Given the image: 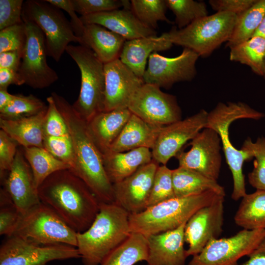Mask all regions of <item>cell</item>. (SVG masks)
Segmentation results:
<instances>
[{
	"mask_svg": "<svg viewBox=\"0 0 265 265\" xmlns=\"http://www.w3.org/2000/svg\"><path fill=\"white\" fill-rule=\"evenodd\" d=\"M41 203L56 212L77 233L86 230L100 209V202L86 184L69 169L49 176L38 188Z\"/></svg>",
	"mask_w": 265,
	"mask_h": 265,
	"instance_id": "1",
	"label": "cell"
},
{
	"mask_svg": "<svg viewBox=\"0 0 265 265\" xmlns=\"http://www.w3.org/2000/svg\"><path fill=\"white\" fill-rule=\"evenodd\" d=\"M51 96L65 120L73 142L75 163L71 171L86 184L100 203H114L113 185L106 172L103 155L90 134L87 122L65 98L54 92Z\"/></svg>",
	"mask_w": 265,
	"mask_h": 265,
	"instance_id": "2",
	"label": "cell"
},
{
	"mask_svg": "<svg viewBox=\"0 0 265 265\" xmlns=\"http://www.w3.org/2000/svg\"><path fill=\"white\" fill-rule=\"evenodd\" d=\"M129 214L114 203H100L99 211L90 226L77 233V248L83 265H100L112 250L131 234Z\"/></svg>",
	"mask_w": 265,
	"mask_h": 265,
	"instance_id": "3",
	"label": "cell"
},
{
	"mask_svg": "<svg viewBox=\"0 0 265 265\" xmlns=\"http://www.w3.org/2000/svg\"><path fill=\"white\" fill-rule=\"evenodd\" d=\"M265 114L241 102H220L210 112L205 128L212 129L219 135L227 163L233 179L232 199L237 201L244 197L246 192L245 176L243 165L245 161L252 159L253 155L248 151L237 149L229 138V127L235 121L240 119L259 120Z\"/></svg>",
	"mask_w": 265,
	"mask_h": 265,
	"instance_id": "4",
	"label": "cell"
},
{
	"mask_svg": "<svg viewBox=\"0 0 265 265\" xmlns=\"http://www.w3.org/2000/svg\"><path fill=\"white\" fill-rule=\"evenodd\" d=\"M221 197L209 191L185 197H174L146 208L143 211L129 214L131 233L145 237L177 229L198 210Z\"/></svg>",
	"mask_w": 265,
	"mask_h": 265,
	"instance_id": "5",
	"label": "cell"
},
{
	"mask_svg": "<svg viewBox=\"0 0 265 265\" xmlns=\"http://www.w3.org/2000/svg\"><path fill=\"white\" fill-rule=\"evenodd\" d=\"M237 15L220 12L199 19L187 26L173 27L164 37L173 44L189 49L199 56L211 55L223 42H227L233 31Z\"/></svg>",
	"mask_w": 265,
	"mask_h": 265,
	"instance_id": "6",
	"label": "cell"
},
{
	"mask_svg": "<svg viewBox=\"0 0 265 265\" xmlns=\"http://www.w3.org/2000/svg\"><path fill=\"white\" fill-rule=\"evenodd\" d=\"M79 68L81 84L79 97L72 105L87 122L103 111L105 91L104 64L90 49L69 45L65 51Z\"/></svg>",
	"mask_w": 265,
	"mask_h": 265,
	"instance_id": "7",
	"label": "cell"
},
{
	"mask_svg": "<svg viewBox=\"0 0 265 265\" xmlns=\"http://www.w3.org/2000/svg\"><path fill=\"white\" fill-rule=\"evenodd\" d=\"M77 232L56 212L41 202L20 214L10 236L19 237L38 245L64 244L77 247Z\"/></svg>",
	"mask_w": 265,
	"mask_h": 265,
	"instance_id": "8",
	"label": "cell"
},
{
	"mask_svg": "<svg viewBox=\"0 0 265 265\" xmlns=\"http://www.w3.org/2000/svg\"><path fill=\"white\" fill-rule=\"evenodd\" d=\"M22 19L34 22L41 29L45 36L47 55L56 62L70 43L82 44L63 13L46 0L25 1Z\"/></svg>",
	"mask_w": 265,
	"mask_h": 265,
	"instance_id": "9",
	"label": "cell"
},
{
	"mask_svg": "<svg viewBox=\"0 0 265 265\" xmlns=\"http://www.w3.org/2000/svg\"><path fill=\"white\" fill-rule=\"evenodd\" d=\"M26 39L18 71L24 84L33 89H43L56 81V72L47 63L45 36L34 22L23 20Z\"/></svg>",
	"mask_w": 265,
	"mask_h": 265,
	"instance_id": "10",
	"label": "cell"
},
{
	"mask_svg": "<svg viewBox=\"0 0 265 265\" xmlns=\"http://www.w3.org/2000/svg\"><path fill=\"white\" fill-rule=\"evenodd\" d=\"M265 238V229H243L234 236L215 238L192 258L187 265H238Z\"/></svg>",
	"mask_w": 265,
	"mask_h": 265,
	"instance_id": "11",
	"label": "cell"
},
{
	"mask_svg": "<svg viewBox=\"0 0 265 265\" xmlns=\"http://www.w3.org/2000/svg\"><path fill=\"white\" fill-rule=\"evenodd\" d=\"M7 237L0 247V265H48L54 260L80 258L77 248L69 245H38L19 237Z\"/></svg>",
	"mask_w": 265,
	"mask_h": 265,
	"instance_id": "12",
	"label": "cell"
},
{
	"mask_svg": "<svg viewBox=\"0 0 265 265\" xmlns=\"http://www.w3.org/2000/svg\"><path fill=\"white\" fill-rule=\"evenodd\" d=\"M128 108L143 120L165 126L182 120L176 96L163 92L157 85L144 83L131 99Z\"/></svg>",
	"mask_w": 265,
	"mask_h": 265,
	"instance_id": "13",
	"label": "cell"
},
{
	"mask_svg": "<svg viewBox=\"0 0 265 265\" xmlns=\"http://www.w3.org/2000/svg\"><path fill=\"white\" fill-rule=\"evenodd\" d=\"M199 57L194 51L184 48L179 55L167 57L153 53L142 77L144 83L168 89L178 82L192 80L196 76V63Z\"/></svg>",
	"mask_w": 265,
	"mask_h": 265,
	"instance_id": "14",
	"label": "cell"
},
{
	"mask_svg": "<svg viewBox=\"0 0 265 265\" xmlns=\"http://www.w3.org/2000/svg\"><path fill=\"white\" fill-rule=\"evenodd\" d=\"M221 140L213 130L205 128L191 141L190 150H182L175 158L179 166L197 171L205 176L217 181L221 166Z\"/></svg>",
	"mask_w": 265,
	"mask_h": 265,
	"instance_id": "15",
	"label": "cell"
},
{
	"mask_svg": "<svg viewBox=\"0 0 265 265\" xmlns=\"http://www.w3.org/2000/svg\"><path fill=\"white\" fill-rule=\"evenodd\" d=\"M224 197H221L194 213L185 227V240L188 244L187 257L199 253L223 231Z\"/></svg>",
	"mask_w": 265,
	"mask_h": 265,
	"instance_id": "16",
	"label": "cell"
},
{
	"mask_svg": "<svg viewBox=\"0 0 265 265\" xmlns=\"http://www.w3.org/2000/svg\"><path fill=\"white\" fill-rule=\"evenodd\" d=\"M208 112L204 109L184 120L163 126L152 149L153 159L166 165L186 142L205 127Z\"/></svg>",
	"mask_w": 265,
	"mask_h": 265,
	"instance_id": "17",
	"label": "cell"
},
{
	"mask_svg": "<svg viewBox=\"0 0 265 265\" xmlns=\"http://www.w3.org/2000/svg\"><path fill=\"white\" fill-rule=\"evenodd\" d=\"M158 167L159 163L153 159L122 181L112 184L114 203L130 214L145 210Z\"/></svg>",
	"mask_w": 265,
	"mask_h": 265,
	"instance_id": "18",
	"label": "cell"
},
{
	"mask_svg": "<svg viewBox=\"0 0 265 265\" xmlns=\"http://www.w3.org/2000/svg\"><path fill=\"white\" fill-rule=\"evenodd\" d=\"M105 91L103 111L128 108L138 89L144 83L119 58L104 64Z\"/></svg>",
	"mask_w": 265,
	"mask_h": 265,
	"instance_id": "19",
	"label": "cell"
},
{
	"mask_svg": "<svg viewBox=\"0 0 265 265\" xmlns=\"http://www.w3.org/2000/svg\"><path fill=\"white\" fill-rule=\"evenodd\" d=\"M1 183L20 214L41 203L31 168L23 150H17L11 168Z\"/></svg>",
	"mask_w": 265,
	"mask_h": 265,
	"instance_id": "20",
	"label": "cell"
},
{
	"mask_svg": "<svg viewBox=\"0 0 265 265\" xmlns=\"http://www.w3.org/2000/svg\"><path fill=\"white\" fill-rule=\"evenodd\" d=\"M186 223L174 230L146 237L147 265H186L188 257L184 248Z\"/></svg>",
	"mask_w": 265,
	"mask_h": 265,
	"instance_id": "21",
	"label": "cell"
},
{
	"mask_svg": "<svg viewBox=\"0 0 265 265\" xmlns=\"http://www.w3.org/2000/svg\"><path fill=\"white\" fill-rule=\"evenodd\" d=\"M80 19L84 25L94 24L101 25L126 40L157 36L156 30L143 25L131 9H117L80 16Z\"/></svg>",
	"mask_w": 265,
	"mask_h": 265,
	"instance_id": "22",
	"label": "cell"
},
{
	"mask_svg": "<svg viewBox=\"0 0 265 265\" xmlns=\"http://www.w3.org/2000/svg\"><path fill=\"white\" fill-rule=\"evenodd\" d=\"M132 113L128 108L101 111L87 122L90 134L102 154L109 151Z\"/></svg>",
	"mask_w": 265,
	"mask_h": 265,
	"instance_id": "23",
	"label": "cell"
},
{
	"mask_svg": "<svg viewBox=\"0 0 265 265\" xmlns=\"http://www.w3.org/2000/svg\"><path fill=\"white\" fill-rule=\"evenodd\" d=\"M163 127L149 123L132 113L109 151L124 152L140 148L152 150Z\"/></svg>",
	"mask_w": 265,
	"mask_h": 265,
	"instance_id": "24",
	"label": "cell"
},
{
	"mask_svg": "<svg viewBox=\"0 0 265 265\" xmlns=\"http://www.w3.org/2000/svg\"><path fill=\"white\" fill-rule=\"evenodd\" d=\"M173 45L163 34L159 37L150 36L126 40L119 59L135 75L142 79L150 55L154 52L168 50Z\"/></svg>",
	"mask_w": 265,
	"mask_h": 265,
	"instance_id": "25",
	"label": "cell"
},
{
	"mask_svg": "<svg viewBox=\"0 0 265 265\" xmlns=\"http://www.w3.org/2000/svg\"><path fill=\"white\" fill-rule=\"evenodd\" d=\"M103 158L106 172L112 184L122 181L153 160L152 151L146 148L124 152L108 151Z\"/></svg>",
	"mask_w": 265,
	"mask_h": 265,
	"instance_id": "26",
	"label": "cell"
},
{
	"mask_svg": "<svg viewBox=\"0 0 265 265\" xmlns=\"http://www.w3.org/2000/svg\"><path fill=\"white\" fill-rule=\"evenodd\" d=\"M84 26L80 45L92 50L104 64L120 58L125 38L98 24Z\"/></svg>",
	"mask_w": 265,
	"mask_h": 265,
	"instance_id": "27",
	"label": "cell"
},
{
	"mask_svg": "<svg viewBox=\"0 0 265 265\" xmlns=\"http://www.w3.org/2000/svg\"><path fill=\"white\" fill-rule=\"evenodd\" d=\"M47 110L19 119H0V127L23 148H43L44 123Z\"/></svg>",
	"mask_w": 265,
	"mask_h": 265,
	"instance_id": "28",
	"label": "cell"
},
{
	"mask_svg": "<svg viewBox=\"0 0 265 265\" xmlns=\"http://www.w3.org/2000/svg\"><path fill=\"white\" fill-rule=\"evenodd\" d=\"M172 182L175 197H185L212 191L224 196L223 186L216 180L193 170L179 166L172 170Z\"/></svg>",
	"mask_w": 265,
	"mask_h": 265,
	"instance_id": "29",
	"label": "cell"
},
{
	"mask_svg": "<svg viewBox=\"0 0 265 265\" xmlns=\"http://www.w3.org/2000/svg\"><path fill=\"white\" fill-rule=\"evenodd\" d=\"M234 216L236 224L243 229H265V190H256L241 198Z\"/></svg>",
	"mask_w": 265,
	"mask_h": 265,
	"instance_id": "30",
	"label": "cell"
},
{
	"mask_svg": "<svg viewBox=\"0 0 265 265\" xmlns=\"http://www.w3.org/2000/svg\"><path fill=\"white\" fill-rule=\"evenodd\" d=\"M148 255L146 237L132 233L124 242L106 256L100 265H134L146 262Z\"/></svg>",
	"mask_w": 265,
	"mask_h": 265,
	"instance_id": "31",
	"label": "cell"
},
{
	"mask_svg": "<svg viewBox=\"0 0 265 265\" xmlns=\"http://www.w3.org/2000/svg\"><path fill=\"white\" fill-rule=\"evenodd\" d=\"M23 152L31 168L37 188L49 176L54 172L70 169L69 165L55 158L44 148H23Z\"/></svg>",
	"mask_w": 265,
	"mask_h": 265,
	"instance_id": "32",
	"label": "cell"
},
{
	"mask_svg": "<svg viewBox=\"0 0 265 265\" xmlns=\"http://www.w3.org/2000/svg\"><path fill=\"white\" fill-rule=\"evenodd\" d=\"M230 60L249 66L256 75L263 77L265 68V38L252 36L230 48Z\"/></svg>",
	"mask_w": 265,
	"mask_h": 265,
	"instance_id": "33",
	"label": "cell"
},
{
	"mask_svg": "<svg viewBox=\"0 0 265 265\" xmlns=\"http://www.w3.org/2000/svg\"><path fill=\"white\" fill-rule=\"evenodd\" d=\"M265 15V0H258L251 7L237 16L233 31L227 42L226 47L230 49L251 38Z\"/></svg>",
	"mask_w": 265,
	"mask_h": 265,
	"instance_id": "34",
	"label": "cell"
},
{
	"mask_svg": "<svg viewBox=\"0 0 265 265\" xmlns=\"http://www.w3.org/2000/svg\"><path fill=\"white\" fill-rule=\"evenodd\" d=\"M131 10L136 17L146 26L155 30L158 22L172 24L166 17L165 0H132Z\"/></svg>",
	"mask_w": 265,
	"mask_h": 265,
	"instance_id": "35",
	"label": "cell"
},
{
	"mask_svg": "<svg viewBox=\"0 0 265 265\" xmlns=\"http://www.w3.org/2000/svg\"><path fill=\"white\" fill-rule=\"evenodd\" d=\"M47 107L41 99L32 94H17L8 106L0 110V119L16 120L30 117Z\"/></svg>",
	"mask_w": 265,
	"mask_h": 265,
	"instance_id": "36",
	"label": "cell"
},
{
	"mask_svg": "<svg viewBox=\"0 0 265 265\" xmlns=\"http://www.w3.org/2000/svg\"><path fill=\"white\" fill-rule=\"evenodd\" d=\"M166 6L175 16L179 29L183 28L195 21L208 16L205 2L193 0H165Z\"/></svg>",
	"mask_w": 265,
	"mask_h": 265,
	"instance_id": "37",
	"label": "cell"
},
{
	"mask_svg": "<svg viewBox=\"0 0 265 265\" xmlns=\"http://www.w3.org/2000/svg\"><path fill=\"white\" fill-rule=\"evenodd\" d=\"M241 148L249 151L253 156V169L248 175L250 185L256 190H265V137H259L254 142L249 137Z\"/></svg>",
	"mask_w": 265,
	"mask_h": 265,
	"instance_id": "38",
	"label": "cell"
},
{
	"mask_svg": "<svg viewBox=\"0 0 265 265\" xmlns=\"http://www.w3.org/2000/svg\"><path fill=\"white\" fill-rule=\"evenodd\" d=\"M174 197L172 170L166 165L159 166L155 175L147 208Z\"/></svg>",
	"mask_w": 265,
	"mask_h": 265,
	"instance_id": "39",
	"label": "cell"
},
{
	"mask_svg": "<svg viewBox=\"0 0 265 265\" xmlns=\"http://www.w3.org/2000/svg\"><path fill=\"white\" fill-rule=\"evenodd\" d=\"M43 148L53 157L70 167H75V158L70 135L61 136H44Z\"/></svg>",
	"mask_w": 265,
	"mask_h": 265,
	"instance_id": "40",
	"label": "cell"
},
{
	"mask_svg": "<svg viewBox=\"0 0 265 265\" xmlns=\"http://www.w3.org/2000/svg\"><path fill=\"white\" fill-rule=\"evenodd\" d=\"M77 13L84 16L109 11L123 7L131 9L128 0H72Z\"/></svg>",
	"mask_w": 265,
	"mask_h": 265,
	"instance_id": "41",
	"label": "cell"
},
{
	"mask_svg": "<svg viewBox=\"0 0 265 265\" xmlns=\"http://www.w3.org/2000/svg\"><path fill=\"white\" fill-rule=\"evenodd\" d=\"M20 216L4 188L0 190V235L10 236Z\"/></svg>",
	"mask_w": 265,
	"mask_h": 265,
	"instance_id": "42",
	"label": "cell"
},
{
	"mask_svg": "<svg viewBox=\"0 0 265 265\" xmlns=\"http://www.w3.org/2000/svg\"><path fill=\"white\" fill-rule=\"evenodd\" d=\"M48 108L44 123V136H61L70 135L65 120L51 95L47 98Z\"/></svg>",
	"mask_w": 265,
	"mask_h": 265,
	"instance_id": "43",
	"label": "cell"
},
{
	"mask_svg": "<svg viewBox=\"0 0 265 265\" xmlns=\"http://www.w3.org/2000/svg\"><path fill=\"white\" fill-rule=\"evenodd\" d=\"M26 39L24 22L0 30V53L10 51H23Z\"/></svg>",
	"mask_w": 265,
	"mask_h": 265,
	"instance_id": "44",
	"label": "cell"
},
{
	"mask_svg": "<svg viewBox=\"0 0 265 265\" xmlns=\"http://www.w3.org/2000/svg\"><path fill=\"white\" fill-rule=\"evenodd\" d=\"M19 144L4 131L0 130V179L1 183L13 164Z\"/></svg>",
	"mask_w": 265,
	"mask_h": 265,
	"instance_id": "45",
	"label": "cell"
},
{
	"mask_svg": "<svg viewBox=\"0 0 265 265\" xmlns=\"http://www.w3.org/2000/svg\"><path fill=\"white\" fill-rule=\"evenodd\" d=\"M23 0H0V30L24 22Z\"/></svg>",
	"mask_w": 265,
	"mask_h": 265,
	"instance_id": "46",
	"label": "cell"
},
{
	"mask_svg": "<svg viewBox=\"0 0 265 265\" xmlns=\"http://www.w3.org/2000/svg\"><path fill=\"white\" fill-rule=\"evenodd\" d=\"M258 0H210L209 3L216 12H226L239 15Z\"/></svg>",
	"mask_w": 265,
	"mask_h": 265,
	"instance_id": "47",
	"label": "cell"
},
{
	"mask_svg": "<svg viewBox=\"0 0 265 265\" xmlns=\"http://www.w3.org/2000/svg\"><path fill=\"white\" fill-rule=\"evenodd\" d=\"M60 9L64 10L71 18L70 23L75 35L82 41L84 25L77 15L72 0H46Z\"/></svg>",
	"mask_w": 265,
	"mask_h": 265,
	"instance_id": "48",
	"label": "cell"
},
{
	"mask_svg": "<svg viewBox=\"0 0 265 265\" xmlns=\"http://www.w3.org/2000/svg\"><path fill=\"white\" fill-rule=\"evenodd\" d=\"M23 51H10L0 53V68L18 72L21 61Z\"/></svg>",
	"mask_w": 265,
	"mask_h": 265,
	"instance_id": "49",
	"label": "cell"
},
{
	"mask_svg": "<svg viewBox=\"0 0 265 265\" xmlns=\"http://www.w3.org/2000/svg\"><path fill=\"white\" fill-rule=\"evenodd\" d=\"M23 84L24 83L18 72L8 69L0 68V88L7 89L10 85Z\"/></svg>",
	"mask_w": 265,
	"mask_h": 265,
	"instance_id": "50",
	"label": "cell"
},
{
	"mask_svg": "<svg viewBox=\"0 0 265 265\" xmlns=\"http://www.w3.org/2000/svg\"><path fill=\"white\" fill-rule=\"evenodd\" d=\"M248 256L242 265H265V238Z\"/></svg>",
	"mask_w": 265,
	"mask_h": 265,
	"instance_id": "51",
	"label": "cell"
},
{
	"mask_svg": "<svg viewBox=\"0 0 265 265\" xmlns=\"http://www.w3.org/2000/svg\"><path fill=\"white\" fill-rule=\"evenodd\" d=\"M15 97V95L9 93L7 89L0 88V110L8 106Z\"/></svg>",
	"mask_w": 265,
	"mask_h": 265,
	"instance_id": "52",
	"label": "cell"
},
{
	"mask_svg": "<svg viewBox=\"0 0 265 265\" xmlns=\"http://www.w3.org/2000/svg\"><path fill=\"white\" fill-rule=\"evenodd\" d=\"M252 36H260L265 38V15Z\"/></svg>",
	"mask_w": 265,
	"mask_h": 265,
	"instance_id": "53",
	"label": "cell"
},
{
	"mask_svg": "<svg viewBox=\"0 0 265 265\" xmlns=\"http://www.w3.org/2000/svg\"><path fill=\"white\" fill-rule=\"evenodd\" d=\"M263 78L265 79V68L264 75Z\"/></svg>",
	"mask_w": 265,
	"mask_h": 265,
	"instance_id": "54",
	"label": "cell"
},
{
	"mask_svg": "<svg viewBox=\"0 0 265 265\" xmlns=\"http://www.w3.org/2000/svg\"></svg>",
	"mask_w": 265,
	"mask_h": 265,
	"instance_id": "55",
	"label": "cell"
}]
</instances>
